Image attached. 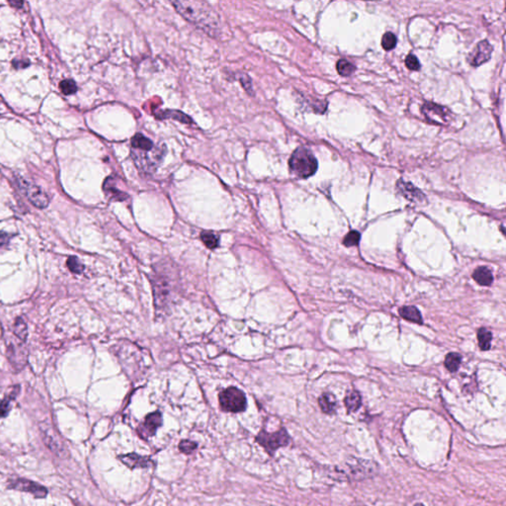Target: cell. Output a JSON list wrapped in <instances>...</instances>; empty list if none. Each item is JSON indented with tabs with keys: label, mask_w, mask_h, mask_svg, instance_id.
I'll use <instances>...</instances> for the list:
<instances>
[{
	"label": "cell",
	"mask_w": 506,
	"mask_h": 506,
	"mask_svg": "<svg viewBox=\"0 0 506 506\" xmlns=\"http://www.w3.org/2000/svg\"><path fill=\"white\" fill-rule=\"evenodd\" d=\"M172 4L178 13L209 35L214 37L220 31L219 15L206 2L174 1Z\"/></svg>",
	"instance_id": "obj_1"
},
{
	"label": "cell",
	"mask_w": 506,
	"mask_h": 506,
	"mask_svg": "<svg viewBox=\"0 0 506 506\" xmlns=\"http://www.w3.org/2000/svg\"><path fill=\"white\" fill-rule=\"evenodd\" d=\"M132 156L137 168L145 172H153L164 158L165 149L156 148L150 138L137 134L132 138Z\"/></svg>",
	"instance_id": "obj_2"
},
{
	"label": "cell",
	"mask_w": 506,
	"mask_h": 506,
	"mask_svg": "<svg viewBox=\"0 0 506 506\" xmlns=\"http://www.w3.org/2000/svg\"><path fill=\"white\" fill-rule=\"evenodd\" d=\"M289 166L295 176L303 179L315 174L317 169V160L312 151L301 147L293 152L289 160Z\"/></svg>",
	"instance_id": "obj_3"
},
{
	"label": "cell",
	"mask_w": 506,
	"mask_h": 506,
	"mask_svg": "<svg viewBox=\"0 0 506 506\" xmlns=\"http://www.w3.org/2000/svg\"><path fill=\"white\" fill-rule=\"evenodd\" d=\"M219 406L221 410L227 412L238 413L246 411L247 397L242 391L230 387L219 394Z\"/></svg>",
	"instance_id": "obj_4"
},
{
	"label": "cell",
	"mask_w": 506,
	"mask_h": 506,
	"mask_svg": "<svg viewBox=\"0 0 506 506\" xmlns=\"http://www.w3.org/2000/svg\"><path fill=\"white\" fill-rule=\"evenodd\" d=\"M260 446L264 448L270 456H273L279 448L287 446L290 442V436L286 429L282 428L274 433H269L266 430H261L255 438Z\"/></svg>",
	"instance_id": "obj_5"
},
{
	"label": "cell",
	"mask_w": 506,
	"mask_h": 506,
	"mask_svg": "<svg viewBox=\"0 0 506 506\" xmlns=\"http://www.w3.org/2000/svg\"><path fill=\"white\" fill-rule=\"evenodd\" d=\"M161 424H163V416L159 411L150 413L146 416L144 422L138 426L137 434L141 439L148 440L149 438L155 435L157 429L161 426Z\"/></svg>",
	"instance_id": "obj_6"
},
{
	"label": "cell",
	"mask_w": 506,
	"mask_h": 506,
	"mask_svg": "<svg viewBox=\"0 0 506 506\" xmlns=\"http://www.w3.org/2000/svg\"><path fill=\"white\" fill-rule=\"evenodd\" d=\"M20 187L27 196L28 200L37 208L44 209L49 205V198L40 187L24 181L20 182Z\"/></svg>",
	"instance_id": "obj_7"
},
{
	"label": "cell",
	"mask_w": 506,
	"mask_h": 506,
	"mask_svg": "<svg viewBox=\"0 0 506 506\" xmlns=\"http://www.w3.org/2000/svg\"><path fill=\"white\" fill-rule=\"evenodd\" d=\"M422 112H423L426 119L430 123L439 124V125L445 124L446 122H448L451 118V114H450L449 110H447L442 106H439L437 104H433V103L424 104Z\"/></svg>",
	"instance_id": "obj_8"
},
{
	"label": "cell",
	"mask_w": 506,
	"mask_h": 506,
	"mask_svg": "<svg viewBox=\"0 0 506 506\" xmlns=\"http://www.w3.org/2000/svg\"><path fill=\"white\" fill-rule=\"evenodd\" d=\"M9 488L21 491V492L32 493L37 498H44V497H46V495L48 493V491L46 488H44L39 483H36V482L28 480V479H18L10 480L9 481Z\"/></svg>",
	"instance_id": "obj_9"
},
{
	"label": "cell",
	"mask_w": 506,
	"mask_h": 506,
	"mask_svg": "<svg viewBox=\"0 0 506 506\" xmlns=\"http://www.w3.org/2000/svg\"><path fill=\"white\" fill-rule=\"evenodd\" d=\"M493 47L488 41L479 42L468 56V62L473 67H479L491 58Z\"/></svg>",
	"instance_id": "obj_10"
},
{
	"label": "cell",
	"mask_w": 506,
	"mask_h": 506,
	"mask_svg": "<svg viewBox=\"0 0 506 506\" xmlns=\"http://www.w3.org/2000/svg\"><path fill=\"white\" fill-rule=\"evenodd\" d=\"M119 460L130 468L131 470L134 469H144L148 468L151 465H153V461L151 460V457H146V456H140L137 453H130L126 455H120Z\"/></svg>",
	"instance_id": "obj_11"
},
{
	"label": "cell",
	"mask_w": 506,
	"mask_h": 506,
	"mask_svg": "<svg viewBox=\"0 0 506 506\" xmlns=\"http://www.w3.org/2000/svg\"><path fill=\"white\" fill-rule=\"evenodd\" d=\"M397 188L399 189V191L401 192V194L403 196L407 197V199L411 200V201H417V202H420L421 200L424 199V195L422 194V192L419 191L417 188H415L412 184L411 183H407V182H402V181H399L397 183Z\"/></svg>",
	"instance_id": "obj_12"
},
{
	"label": "cell",
	"mask_w": 506,
	"mask_h": 506,
	"mask_svg": "<svg viewBox=\"0 0 506 506\" xmlns=\"http://www.w3.org/2000/svg\"><path fill=\"white\" fill-rule=\"evenodd\" d=\"M473 278L481 286H489L493 283V276L492 271L487 267H479L473 274Z\"/></svg>",
	"instance_id": "obj_13"
},
{
	"label": "cell",
	"mask_w": 506,
	"mask_h": 506,
	"mask_svg": "<svg viewBox=\"0 0 506 506\" xmlns=\"http://www.w3.org/2000/svg\"><path fill=\"white\" fill-rule=\"evenodd\" d=\"M399 315L409 321H412L415 323H422L421 314L415 307L408 306V307L401 308L399 310Z\"/></svg>",
	"instance_id": "obj_14"
},
{
	"label": "cell",
	"mask_w": 506,
	"mask_h": 506,
	"mask_svg": "<svg viewBox=\"0 0 506 506\" xmlns=\"http://www.w3.org/2000/svg\"><path fill=\"white\" fill-rule=\"evenodd\" d=\"M318 403H319L321 411H323L325 413H328V414L334 412L335 409H336L335 397L331 394H323L321 397H319Z\"/></svg>",
	"instance_id": "obj_15"
},
{
	"label": "cell",
	"mask_w": 506,
	"mask_h": 506,
	"mask_svg": "<svg viewBox=\"0 0 506 506\" xmlns=\"http://www.w3.org/2000/svg\"><path fill=\"white\" fill-rule=\"evenodd\" d=\"M345 406L347 408V411L350 412L358 411L359 408L361 407V397L359 393L357 392L349 393L345 397Z\"/></svg>",
	"instance_id": "obj_16"
},
{
	"label": "cell",
	"mask_w": 506,
	"mask_h": 506,
	"mask_svg": "<svg viewBox=\"0 0 506 506\" xmlns=\"http://www.w3.org/2000/svg\"><path fill=\"white\" fill-rule=\"evenodd\" d=\"M104 190L106 192V194L114 200H120L121 201V200H125L128 198V196L124 192L119 191V189H117L113 186L111 178H108L105 181Z\"/></svg>",
	"instance_id": "obj_17"
},
{
	"label": "cell",
	"mask_w": 506,
	"mask_h": 506,
	"mask_svg": "<svg viewBox=\"0 0 506 506\" xmlns=\"http://www.w3.org/2000/svg\"><path fill=\"white\" fill-rule=\"evenodd\" d=\"M478 339L479 342V347L482 350H489L491 348V342L493 339L492 332L487 329H480L478 332Z\"/></svg>",
	"instance_id": "obj_18"
},
{
	"label": "cell",
	"mask_w": 506,
	"mask_h": 506,
	"mask_svg": "<svg viewBox=\"0 0 506 506\" xmlns=\"http://www.w3.org/2000/svg\"><path fill=\"white\" fill-rule=\"evenodd\" d=\"M461 364V356L458 353H450L445 359V367L450 372H456Z\"/></svg>",
	"instance_id": "obj_19"
},
{
	"label": "cell",
	"mask_w": 506,
	"mask_h": 506,
	"mask_svg": "<svg viewBox=\"0 0 506 506\" xmlns=\"http://www.w3.org/2000/svg\"><path fill=\"white\" fill-rule=\"evenodd\" d=\"M336 69L338 73L342 76H348L353 73V71L355 70V67L346 59H340L337 62Z\"/></svg>",
	"instance_id": "obj_20"
},
{
	"label": "cell",
	"mask_w": 506,
	"mask_h": 506,
	"mask_svg": "<svg viewBox=\"0 0 506 506\" xmlns=\"http://www.w3.org/2000/svg\"><path fill=\"white\" fill-rule=\"evenodd\" d=\"M201 238L205 246L209 248H216L219 246V237L214 233L211 232H203L201 233Z\"/></svg>",
	"instance_id": "obj_21"
},
{
	"label": "cell",
	"mask_w": 506,
	"mask_h": 506,
	"mask_svg": "<svg viewBox=\"0 0 506 506\" xmlns=\"http://www.w3.org/2000/svg\"><path fill=\"white\" fill-rule=\"evenodd\" d=\"M14 332L18 338L21 340H25L27 337V326L22 318H18L15 322Z\"/></svg>",
	"instance_id": "obj_22"
},
{
	"label": "cell",
	"mask_w": 506,
	"mask_h": 506,
	"mask_svg": "<svg viewBox=\"0 0 506 506\" xmlns=\"http://www.w3.org/2000/svg\"><path fill=\"white\" fill-rule=\"evenodd\" d=\"M396 45H397V37L393 33L388 32L383 35L382 39V47L383 50L391 51L396 47Z\"/></svg>",
	"instance_id": "obj_23"
},
{
	"label": "cell",
	"mask_w": 506,
	"mask_h": 506,
	"mask_svg": "<svg viewBox=\"0 0 506 506\" xmlns=\"http://www.w3.org/2000/svg\"><path fill=\"white\" fill-rule=\"evenodd\" d=\"M161 117L164 118H174L175 120H178L182 123L190 124L192 123V120L190 119V117H188L187 115L181 113V112H178V111H166L164 115H161Z\"/></svg>",
	"instance_id": "obj_24"
},
{
	"label": "cell",
	"mask_w": 506,
	"mask_h": 506,
	"mask_svg": "<svg viewBox=\"0 0 506 506\" xmlns=\"http://www.w3.org/2000/svg\"><path fill=\"white\" fill-rule=\"evenodd\" d=\"M59 88H60L62 92L66 95H71V94L75 93L77 90L76 83L71 79L63 80L62 83H59Z\"/></svg>",
	"instance_id": "obj_25"
},
{
	"label": "cell",
	"mask_w": 506,
	"mask_h": 506,
	"mask_svg": "<svg viewBox=\"0 0 506 506\" xmlns=\"http://www.w3.org/2000/svg\"><path fill=\"white\" fill-rule=\"evenodd\" d=\"M198 447V444L196 442H193L191 440H182L179 443V450L183 454L190 455L195 451Z\"/></svg>",
	"instance_id": "obj_26"
},
{
	"label": "cell",
	"mask_w": 506,
	"mask_h": 506,
	"mask_svg": "<svg viewBox=\"0 0 506 506\" xmlns=\"http://www.w3.org/2000/svg\"><path fill=\"white\" fill-rule=\"evenodd\" d=\"M67 264H68V267H69V269L71 272L75 274L83 273L84 266H83L82 262L79 261V259L77 257H75V256L69 257Z\"/></svg>",
	"instance_id": "obj_27"
},
{
	"label": "cell",
	"mask_w": 506,
	"mask_h": 506,
	"mask_svg": "<svg viewBox=\"0 0 506 506\" xmlns=\"http://www.w3.org/2000/svg\"><path fill=\"white\" fill-rule=\"evenodd\" d=\"M359 240H360V233L353 231V232H350L344 237L343 245L345 247H354L359 244Z\"/></svg>",
	"instance_id": "obj_28"
},
{
	"label": "cell",
	"mask_w": 506,
	"mask_h": 506,
	"mask_svg": "<svg viewBox=\"0 0 506 506\" xmlns=\"http://www.w3.org/2000/svg\"><path fill=\"white\" fill-rule=\"evenodd\" d=\"M13 398L14 396H8L0 400V417H5L8 414V412L10 411L11 400Z\"/></svg>",
	"instance_id": "obj_29"
},
{
	"label": "cell",
	"mask_w": 506,
	"mask_h": 506,
	"mask_svg": "<svg viewBox=\"0 0 506 506\" xmlns=\"http://www.w3.org/2000/svg\"><path fill=\"white\" fill-rule=\"evenodd\" d=\"M406 66L407 68L411 70H419L420 69V64L416 56L413 55H409L406 58Z\"/></svg>",
	"instance_id": "obj_30"
},
{
	"label": "cell",
	"mask_w": 506,
	"mask_h": 506,
	"mask_svg": "<svg viewBox=\"0 0 506 506\" xmlns=\"http://www.w3.org/2000/svg\"><path fill=\"white\" fill-rule=\"evenodd\" d=\"M8 239H9L8 234H6L5 233H0V246L7 242Z\"/></svg>",
	"instance_id": "obj_31"
},
{
	"label": "cell",
	"mask_w": 506,
	"mask_h": 506,
	"mask_svg": "<svg viewBox=\"0 0 506 506\" xmlns=\"http://www.w3.org/2000/svg\"><path fill=\"white\" fill-rule=\"evenodd\" d=\"M414 506H424V505L423 504H421V503H417V504H415V505Z\"/></svg>",
	"instance_id": "obj_32"
}]
</instances>
